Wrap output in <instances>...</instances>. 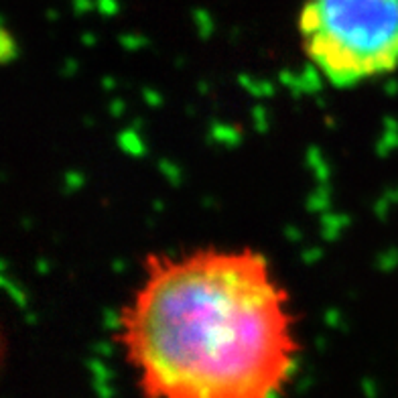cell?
<instances>
[{
	"label": "cell",
	"instance_id": "2",
	"mask_svg": "<svg viewBox=\"0 0 398 398\" xmlns=\"http://www.w3.org/2000/svg\"><path fill=\"white\" fill-rule=\"evenodd\" d=\"M297 27L307 59L336 87L398 67V0H307Z\"/></svg>",
	"mask_w": 398,
	"mask_h": 398
},
{
	"label": "cell",
	"instance_id": "1",
	"mask_svg": "<svg viewBox=\"0 0 398 398\" xmlns=\"http://www.w3.org/2000/svg\"><path fill=\"white\" fill-rule=\"evenodd\" d=\"M116 341L161 398L276 397L301 352L289 293L250 248L150 254Z\"/></svg>",
	"mask_w": 398,
	"mask_h": 398
}]
</instances>
